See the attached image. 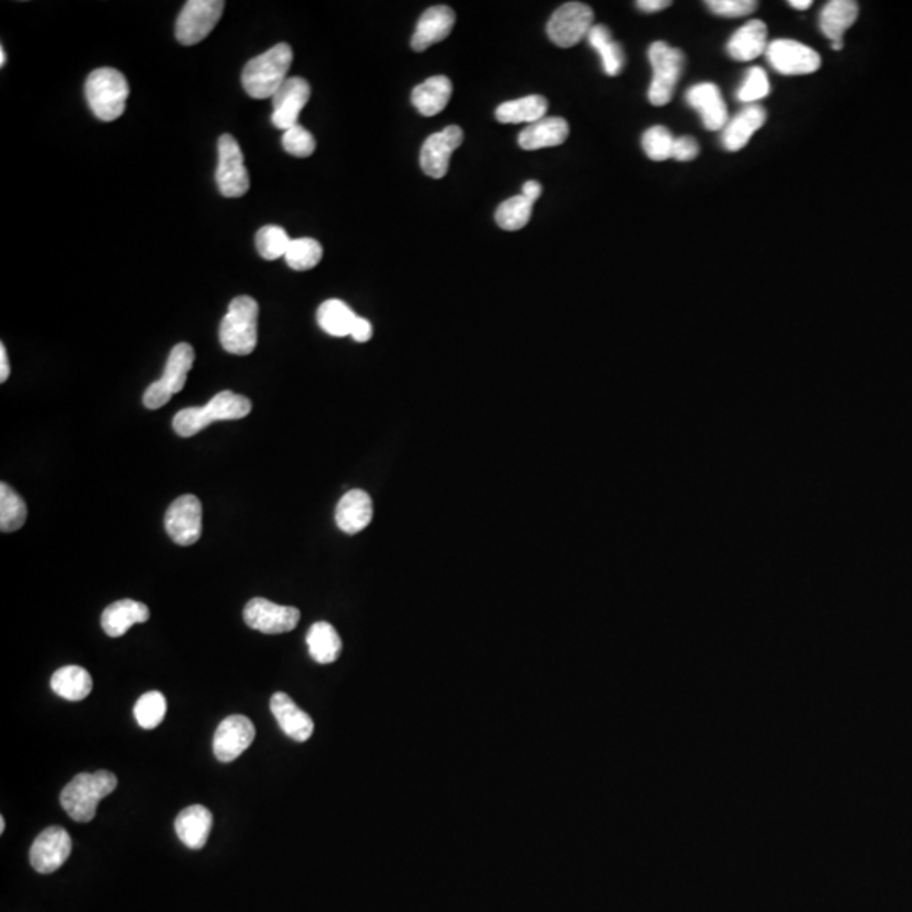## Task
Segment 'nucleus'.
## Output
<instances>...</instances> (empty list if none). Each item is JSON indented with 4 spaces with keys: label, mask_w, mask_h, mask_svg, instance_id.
I'll return each mask as SVG.
<instances>
[{
    "label": "nucleus",
    "mask_w": 912,
    "mask_h": 912,
    "mask_svg": "<svg viewBox=\"0 0 912 912\" xmlns=\"http://www.w3.org/2000/svg\"><path fill=\"white\" fill-rule=\"evenodd\" d=\"M193 362H195V350L190 343H178L169 353L163 377L152 382L144 392V397H142L144 406L147 409H161L171 401L174 394L183 391Z\"/></svg>",
    "instance_id": "6"
},
{
    "label": "nucleus",
    "mask_w": 912,
    "mask_h": 912,
    "mask_svg": "<svg viewBox=\"0 0 912 912\" xmlns=\"http://www.w3.org/2000/svg\"><path fill=\"white\" fill-rule=\"evenodd\" d=\"M311 88L310 83L299 76H291L283 87L277 90L276 95L272 97V124L277 129L289 131L294 125H298L299 114L303 112L304 107L310 100Z\"/></svg>",
    "instance_id": "17"
},
{
    "label": "nucleus",
    "mask_w": 912,
    "mask_h": 912,
    "mask_svg": "<svg viewBox=\"0 0 912 912\" xmlns=\"http://www.w3.org/2000/svg\"><path fill=\"white\" fill-rule=\"evenodd\" d=\"M131 88L125 76L115 68H98L88 75L85 95L95 117L112 122L124 114Z\"/></svg>",
    "instance_id": "5"
},
{
    "label": "nucleus",
    "mask_w": 912,
    "mask_h": 912,
    "mask_svg": "<svg viewBox=\"0 0 912 912\" xmlns=\"http://www.w3.org/2000/svg\"><path fill=\"white\" fill-rule=\"evenodd\" d=\"M789 6L793 7V9H798V11H806V9L813 6V2L811 0H791Z\"/></svg>",
    "instance_id": "48"
},
{
    "label": "nucleus",
    "mask_w": 912,
    "mask_h": 912,
    "mask_svg": "<svg viewBox=\"0 0 912 912\" xmlns=\"http://www.w3.org/2000/svg\"><path fill=\"white\" fill-rule=\"evenodd\" d=\"M306 644L310 656L318 664L335 663L342 652V639L338 636L337 629L328 622H316L311 625L306 636Z\"/></svg>",
    "instance_id": "30"
},
{
    "label": "nucleus",
    "mask_w": 912,
    "mask_h": 912,
    "mask_svg": "<svg viewBox=\"0 0 912 912\" xmlns=\"http://www.w3.org/2000/svg\"><path fill=\"white\" fill-rule=\"evenodd\" d=\"M548 100L541 95H529V97L517 98L511 102H504L495 110V117L502 124H534L538 120L544 119L548 112Z\"/></svg>",
    "instance_id": "29"
},
{
    "label": "nucleus",
    "mask_w": 912,
    "mask_h": 912,
    "mask_svg": "<svg viewBox=\"0 0 912 912\" xmlns=\"http://www.w3.org/2000/svg\"><path fill=\"white\" fill-rule=\"evenodd\" d=\"M71 836L61 826H49L39 833L31 847V865L39 874H51L60 869L70 857Z\"/></svg>",
    "instance_id": "16"
},
{
    "label": "nucleus",
    "mask_w": 912,
    "mask_h": 912,
    "mask_svg": "<svg viewBox=\"0 0 912 912\" xmlns=\"http://www.w3.org/2000/svg\"><path fill=\"white\" fill-rule=\"evenodd\" d=\"M284 151L296 156V158H310L315 152L316 141L310 131H306L303 125H294L289 131L284 132L283 136Z\"/></svg>",
    "instance_id": "41"
},
{
    "label": "nucleus",
    "mask_w": 912,
    "mask_h": 912,
    "mask_svg": "<svg viewBox=\"0 0 912 912\" xmlns=\"http://www.w3.org/2000/svg\"><path fill=\"white\" fill-rule=\"evenodd\" d=\"M201 519H203V509L201 502L196 495H181L169 505L166 517H164V526L168 532L169 538L178 546H191L198 543L201 538Z\"/></svg>",
    "instance_id": "11"
},
{
    "label": "nucleus",
    "mask_w": 912,
    "mask_h": 912,
    "mask_svg": "<svg viewBox=\"0 0 912 912\" xmlns=\"http://www.w3.org/2000/svg\"><path fill=\"white\" fill-rule=\"evenodd\" d=\"M372 333H374V330H372L370 321L357 316V320H355V323H353L352 333H350V337H352L355 342L365 343L369 342L370 338H372Z\"/></svg>",
    "instance_id": "44"
},
{
    "label": "nucleus",
    "mask_w": 912,
    "mask_h": 912,
    "mask_svg": "<svg viewBox=\"0 0 912 912\" xmlns=\"http://www.w3.org/2000/svg\"><path fill=\"white\" fill-rule=\"evenodd\" d=\"M532 207H534V203L527 200L526 196H512L504 203H500V207L495 212V220L499 223L500 228L516 232V230L526 227L527 222L531 220Z\"/></svg>",
    "instance_id": "35"
},
{
    "label": "nucleus",
    "mask_w": 912,
    "mask_h": 912,
    "mask_svg": "<svg viewBox=\"0 0 912 912\" xmlns=\"http://www.w3.org/2000/svg\"><path fill=\"white\" fill-rule=\"evenodd\" d=\"M117 789V777L109 771H97L93 774L82 772L73 777L66 788L61 791V806L71 820L78 823H90L97 815V806L102 799Z\"/></svg>",
    "instance_id": "2"
},
{
    "label": "nucleus",
    "mask_w": 912,
    "mask_h": 912,
    "mask_svg": "<svg viewBox=\"0 0 912 912\" xmlns=\"http://www.w3.org/2000/svg\"><path fill=\"white\" fill-rule=\"evenodd\" d=\"M698 154H700V146L693 137L684 136L674 139L673 159L676 161H681V163L693 161Z\"/></svg>",
    "instance_id": "43"
},
{
    "label": "nucleus",
    "mask_w": 912,
    "mask_h": 912,
    "mask_svg": "<svg viewBox=\"0 0 912 912\" xmlns=\"http://www.w3.org/2000/svg\"><path fill=\"white\" fill-rule=\"evenodd\" d=\"M225 2L222 0H190L176 21V39L183 46H193L207 38L222 17Z\"/></svg>",
    "instance_id": "9"
},
{
    "label": "nucleus",
    "mask_w": 912,
    "mask_h": 912,
    "mask_svg": "<svg viewBox=\"0 0 912 912\" xmlns=\"http://www.w3.org/2000/svg\"><path fill=\"white\" fill-rule=\"evenodd\" d=\"M592 7L581 2H568L558 7L548 22V36L560 48H573L592 31Z\"/></svg>",
    "instance_id": "10"
},
{
    "label": "nucleus",
    "mask_w": 912,
    "mask_h": 912,
    "mask_svg": "<svg viewBox=\"0 0 912 912\" xmlns=\"http://www.w3.org/2000/svg\"><path fill=\"white\" fill-rule=\"evenodd\" d=\"M767 26L760 19L749 21L735 31L727 44V53L735 61H752L767 51Z\"/></svg>",
    "instance_id": "26"
},
{
    "label": "nucleus",
    "mask_w": 912,
    "mask_h": 912,
    "mask_svg": "<svg viewBox=\"0 0 912 912\" xmlns=\"http://www.w3.org/2000/svg\"><path fill=\"white\" fill-rule=\"evenodd\" d=\"M92 676L80 666H65L51 678V690L68 701H82L92 693Z\"/></svg>",
    "instance_id": "31"
},
{
    "label": "nucleus",
    "mask_w": 912,
    "mask_h": 912,
    "mask_svg": "<svg viewBox=\"0 0 912 912\" xmlns=\"http://www.w3.org/2000/svg\"><path fill=\"white\" fill-rule=\"evenodd\" d=\"M11 375V365H9V357H7L6 345L0 343V382L4 384L9 379Z\"/></svg>",
    "instance_id": "47"
},
{
    "label": "nucleus",
    "mask_w": 912,
    "mask_h": 912,
    "mask_svg": "<svg viewBox=\"0 0 912 912\" xmlns=\"http://www.w3.org/2000/svg\"><path fill=\"white\" fill-rule=\"evenodd\" d=\"M323 257V247L315 239H296L289 245L286 252V262L294 271H310L313 267L318 266Z\"/></svg>",
    "instance_id": "36"
},
{
    "label": "nucleus",
    "mask_w": 912,
    "mask_h": 912,
    "mask_svg": "<svg viewBox=\"0 0 912 912\" xmlns=\"http://www.w3.org/2000/svg\"><path fill=\"white\" fill-rule=\"evenodd\" d=\"M291 242L293 240L289 237L288 232L277 225H266L256 234L257 252L266 261H276L279 257L286 256Z\"/></svg>",
    "instance_id": "37"
},
{
    "label": "nucleus",
    "mask_w": 912,
    "mask_h": 912,
    "mask_svg": "<svg viewBox=\"0 0 912 912\" xmlns=\"http://www.w3.org/2000/svg\"><path fill=\"white\" fill-rule=\"evenodd\" d=\"M166 708L168 706H166V698H164L163 693L149 691V693L142 695L137 700L136 708H134V717H136L137 723L142 728L151 730V728L161 725L164 717H166Z\"/></svg>",
    "instance_id": "38"
},
{
    "label": "nucleus",
    "mask_w": 912,
    "mask_h": 912,
    "mask_svg": "<svg viewBox=\"0 0 912 912\" xmlns=\"http://www.w3.org/2000/svg\"><path fill=\"white\" fill-rule=\"evenodd\" d=\"M767 61L781 75H809L820 70L821 58L815 49L794 39H776L767 46Z\"/></svg>",
    "instance_id": "12"
},
{
    "label": "nucleus",
    "mask_w": 912,
    "mask_h": 912,
    "mask_svg": "<svg viewBox=\"0 0 912 912\" xmlns=\"http://www.w3.org/2000/svg\"><path fill=\"white\" fill-rule=\"evenodd\" d=\"M318 325L332 337H347L352 333L357 315L340 299H328L318 308Z\"/></svg>",
    "instance_id": "33"
},
{
    "label": "nucleus",
    "mask_w": 912,
    "mask_h": 912,
    "mask_svg": "<svg viewBox=\"0 0 912 912\" xmlns=\"http://www.w3.org/2000/svg\"><path fill=\"white\" fill-rule=\"evenodd\" d=\"M0 831H2V833L6 831V820H4V816L0 818Z\"/></svg>",
    "instance_id": "50"
},
{
    "label": "nucleus",
    "mask_w": 912,
    "mask_h": 912,
    "mask_svg": "<svg viewBox=\"0 0 912 912\" xmlns=\"http://www.w3.org/2000/svg\"><path fill=\"white\" fill-rule=\"evenodd\" d=\"M293 65V49L286 43L276 44L266 53L252 58L242 71V87L256 100L272 98L288 80Z\"/></svg>",
    "instance_id": "1"
},
{
    "label": "nucleus",
    "mask_w": 912,
    "mask_h": 912,
    "mask_svg": "<svg viewBox=\"0 0 912 912\" xmlns=\"http://www.w3.org/2000/svg\"><path fill=\"white\" fill-rule=\"evenodd\" d=\"M769 93H771V83H769L766 71L762 70L760 66H754L747 71L745 82L740 85L739 92H737V98L744 104L752 105L754 102L766 98Z\"/></svg>",
    "instance_id": "40"
},
{
    "label": "nucleus",
    "mask_w": 912,
    "mask_h": 912,
    "mask_svg": "<svg viewBox=\"0 0 912 912\" xmlns=\"http://www.w3.org/2000/svg\"><path fill=\"white\" fill-rule=\"evenodd\" d=\"M570 136V125L561 117L544 119L527 125L519 134V146L526 151H538L544 147L561 146Z\"/></svg>",
    "instance_id": "23"
},
{
    "label": "nucleus",
    "mask_w": 912,
    "mask_h": 912,
    "mask_svg": "<svg viewBox=\"0 0 912 912\" xmlns=\"http://www.w3.org/2000/svg\"><path fill=\"white\" fill-rule=\"evenodd\" d=\"M636 6L644 12H659L671 6V2L669 0H639L636 2Z\"/></svg>",
    "instance_id": "45"
},
{
    "label": "nucleus",
    "mask_w": 912,
    "mask_h": 912,
    "mask_svg": "<svg viewBox=\"0 0 912 912\" xmlns=\"http://www.w3.org/2000/svg\"><path fill=\"white\" fill-rule=\"evenodd\" d=\"M674 137L663 125H654L642 136V149L652 161L673 158Z\"/></svg>",
    "instance_id": "39"
},
{
    "label": "nucleus",
    "mask_w": 912,
    "mask_h": 912,
    "mask_svg": "<svg viewBox=\"0 0 912 912\" xmlns=\"http://www.w3.org/2000/svg\"><path fill=\"white\" fill-rule=\"evenodd\" d=\"M259 304L250 296L232 299L220 323V343L232 355H250L257 347Z\"/></svg>",
    "instance_id": "4"
},
{
    "label": "nucleus",
    "mask_w": 912,
    "mask_h": 912,
    "mask_svg": "<svg viewBox=\"0 0 912 912\" xmlns=\"http://www.w3.org/2000/svg\"><path fill=\"white\" fill-rule=\"evenodd\" d=\"M271 712L276 717L279 727L288 735L289 739L296 742L310 740L315 732V723L308 713L303 712L291 696L286 693H276L271 698Z\"/></svg>",
    "instance_id": "21"
},
{
    "label": "nucleus",
    "mask_w": 912,
    "mask_h": 912,
    "mask_svg": "<svg viewBox=\"0 0 912 912\" xmlns=\"http://www.w3.org/2000/svg\"><path fill=\"white\" fill-rule=\"evenodd\" d=\"M766 119V110L762 109L760 105H747L739 115L728 120L727 127L723 129V147L732 152L744 149L747 142L750 141V137L759 131Z\"/></svg>",
    "instance_id": "24"
},
{
    "label": "nucleus",
    "mask_w": 912,
    "mask_h": 912,
    "mask_svg": "<svg viewBox=\"0 0 912 912\" xmlns=\"http://www.w3.org/2000/svg\"><path fill=\"white\" fill-rule=\"evenodd\" d=\"M212 826L213 816L210 809L200 804L183 809L174 821L176 835L191 850H200L207 845Z\"/></svg>",
    "instance_id": "22"
},
{
    "label": "nucleus",
    "mask_w": 912,
    "mask_h": 912,
    "mask_svg": "<svg viewBox=\"0 0 912 912\" xmlns=\"http://www.w3.org/2000/svg\"><path fill=\"white\" fill-rule=\"evenodd\" d=\"M686 102L700 114L708 131H720L728 124L727 105L720 88L713 83H700L686 92Z\"/></svg>",
    "instance_id": "18"
},
{
    "label": "nucleus",
    "mask_w": 912,
    "mask_h": 912,
    "mask_svg": "<svg viewBox=\"0 0 912 912\" xmlns=\"http://www.w3.org/2000/svg\"><path fill=\"white\" fill-rule=\"evenodd\" d=\"M858 17V4L853 0H831L820 12V29L831 44H843V34Z\"/></svg>",
    "instance_id": "27"
},
{
    "label": "nucleus",
    "mask_w": 912,
    "mask_h": 912,
    "mask_svg": "<svg viewBox=\"0 0 912 912\" xmlns=\"http://www.w3.org/2000/svg\"><path fill=\"white\" fill-rule=\"evenodd\" d=\"M451 93H453V83L450 78L443 75L431 76L426 82L414 88V109L424 117L440 114L450 102Z\"/></svg>",
    "instance_id": "28"
},
{
    "label": "nucleus",
    "mask_w": 912,
    "mask_h": 912,
    "mask_svg": "<svg viewBox=\"0 0 912 912\" xmlns=\"http://www.w3.org/2000/svg\"><path fill=\"white\" fill-rule=\"evenodd\" d=\"M218 190L225 198H240L250 188L249 171L245 168L244 152L230 134L218 141V166L215 173Z\"/></svg>",
    "instance_id": "8"
},
{
    "label": "nucleus",
    "mask_w": 912,
    "mask_h": 912,
    "mask_svg": "<svg viewBox=\"0 0 912 912\" xmlns=\"http://www.w3.org/2000/svg\"><path fill=\"white\" fill-rule=\"evenodd\" d=\"M455 19V12L451 11V7H429L428 11L419 17L418 26L411 39L414 51H426L433 44L441 43L443 39L448 38L455 26Z\"/></svg>",
    "instance_id": "19"
},
{
    "label": "nucleus",
    "mask_w": 912,
    "mask_h": 912,
    "mask_svg": "<svg viewBox=\"0 0 912 912\" xmlns=\"http://www.w3.org/2000/svg\"><path fill=\"white\" fill-rule=\"evenodd\" d=\"M649 61L652 66L649 102L656 107H663L673 98L686 60L683 51L669 46L664 41H657L649 48Z\"/></svg>",
    "instance_id": "7"
},
{
    "label": "nucleus",
    "mask_w": 912,
    "mask_h": 912,
    "mask_svg": "<svg viewBox=\"0 0 912 912\" xmlns=\"http://www.w3.org/2000/svg\"><path fill=\"white\" fill-rule=\"evenodd\" d=\"M706 6L717 16L745 17L755 12L759 4L754 0H708Z\"/></svg>",
    "instance_id": "42"
},
{
    "label": "nucleus",
    "mask_w": 912,
    "mask_h": 912,
    "mask_svg": "<svg viewBox=\"0 0 912 912\" xmlns=\"http://www.w3.org/2000/svg\"><path fill=\"white\" fill-rule=\"evenodd\" d=\"M543 193V186L539 185L538 181H527L526 185L522 186V196H526L527 200L536 203L539 196Z\"/></svg>",
    "instance_id": "46"
},
{
    "label": "nucleus",
    "mask_w": 912,
    "mask_h": 912,
    "mask_svg": "<svg viewBox=\"0 0 912 912\" xmlns=\"http://www.w3.org/2000/svg\"><path fill=\"white\" fill-rule=\"evenodd\" d=\"M374 517V505L370 495L364 490H350L338 502L335 521L340 531L345 534H359L369 526Z\"/></svg>",
    "instance_id": "20"
},
{
    "label": "nucleus",
    "mask_w": 912,
    "mask_h": 912,
    "mask_svg": "<svg viewBox=\"0 0 912 912\" xmlns=\"http://www.w3.org/2000/svg\"><path fill=\"white\" fill-rule=\"evenodd\" d=\"M301 614L296 607H286L269 602L266 598H252L244 608L245 624L262 634H286L296 629Z\"/></svg>",
    "instance_id": "13"
},
{
    "label": "nucleus",
    "mask_w": 912,
    "mask_h": 912,
    "mask_svg": "<svg viewBox=\"0 0 912 912\" xmlns=\"http://www.w3.org/2000/svg\"><path fill=\"white\" fill-rule=\"evenodd\" d=\"M463 131L458 125H450L445 131L436 132L424 141L421 149V169L429 178L441 180L450 168L451 154L462 146Z\"/></svg>",
    "instance_id": "14"
},
{
    "label": "nucleus",
    "mask_w": 912,
    "mask_h": 912,
    "mask_svg": "<svg viewBox=\"0 0 912 912\" xmlns=\"http://www.w3.org/2000/svg\"><path fill=\"white\" fill-rule=\"evenodd\" d=\"M256 739V727L244 715H230L218 725L213 737V754L220 762H232Z\"/></svg>",
    "instance_id": "15"
},
{
    "label": "nucleus",
    "mask_w": 912,
    "mask_h": 912,
    "mask_svg": "<svg viewBox=\"0 0 912 912\" xmlns=\"http://www.w3.org/2000/svg\"><path fill=\"white\" fill-rule=\"evenodd\" d=\"M588 43L597 51L602 58L603 71L608 76H617L620 71L624 70L625 55L624 49L617 41L612 38V33L607 26L595 24L592 31L587 36Z\"/></svg>",
    "instance_id": "32"
},
{
    "label": "nucleus",
    "mask_w": 912,
    "mask_h": 912,
    "mask_svg": "<svg viewBox=\"0 0 912 912\" xmlns=\"http://www.w3.org/2000/svg\"><path fill=\"white\" fill-rule=\"evenodd\" d=\"M6 60H7L6 49L2 48V49H0V66H2V68H4V66H6Z\"/></svg>",
    "instance_id": "49"
},
{
    "label": "nucleus",
    "mask_w": 912,
    "mask_h": 912,
    "mask_svg": "<svg viewBox=\"0 0 912 912\" xmlns=\"http://www.w3.org/2000/svg\"><path fill=\"white\" fill-rule=\"evenodd\" d=\"M28 519V505L6 482L0 484V531H19Z\"/></svg>",
    "instance_id": "34"
},
{
    "label": "nucleus",
    "mask_w": 912,
    "mask_h": 912,
    "mask_svg": "<svg viewBox=\"0 0 912 912\" xmlns=\"http://www.w3.org/2000/svg\"><path fill=\"white\" fill-rule=\"evenodd\" d=\"M252 411L249 397L240 396L232 391L218 392L212 401L203 408H186L176 414L173 429L181 438H191L217 421H235L244 419Z\"/></svg>",
    "instance_id": "3"
},
{
    "label": "nucleus",
    "mask_w": 912,
    "mask_h": 912,
    "mask_svg": "<svg viewBox=\"0 0 912 912\" xmlns=\"http://www.w3.org/2000/svg\"><path fill=\"white\" fill-rule=\"evenodd\" d=\"M151 617L149 608L136 600H119L105 608L102 629L109 637H122L132 625L144 624Z\"/></svg>",
    "instance_id": "25"
}]
</instances>
